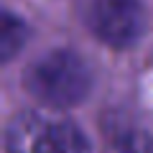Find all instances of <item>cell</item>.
<instances>
[{"label": "cell", "instance_id": "4", "mask_svg": "<svg viewBox=\"0 0 153 153\" xmlns=\"http://www.w3.org/2000/svg\"><path fill=\"white\" fill-rule=\"evenodd\" d=\"M23 41H26V26L18 18H13L10 13H5L3 28H0V54H3V61H10L21 51Z\"/></svg>", "mask_w": 153, "mask_h": 153}, {"label": "cell", "instance_id": "3", "mask_svg": "<svg viewBox=\"0 0 153 153\" xmlns=\"http://www.w3.org/2000/svg\"><path fill=\"white\" fill-rule=\"evenodd\" d=\"M89 28L112 49H128L146 31V10L140 0H94L89 8Z\"/></svg>", "mask_w": 153, "mask_h": 153}, {"label": "cell", "instance_id": "1", "mask_svg": "<svg viewBox=\"0 0 153 153\" xmlns=\"http://www.w3.org/2000/svg\"><path fill=\"white\" fill-rule=\"evenodd\" d=\"M26 87L38 102L49 107H71L89 94L92 71L79 54L56 49L31 64Z\"/></svg>", "mask_w": 153, "mask_h": 153}, {"label": "cell", "instance_id": "5", "mask_svg": "<svg viewBox=\"0 0 153 153\" xmlns=\"http://www.w3.org/2000/svg\"><path fill=\"white\" fill-rule=\"evenodd\" d=\"M105 153H153V140L143 133H123L105 148Z\"/></svg>", "mask_w": 153, "mask_h": 153}, {"label": "cell", "instance_id": "2", "mask_svg": "<svg viewBox=\"0 0 153 153\" xmlns=\"http://www.w3.org/2000/svg\"><path fill=\"white\" fill-rule=\"evenodd\" d=\"M5 153H87V140L59 112L28 110L8 125Z\"/></svg>", "mask_w": 153, "mask_h": 153}]
</instances>
